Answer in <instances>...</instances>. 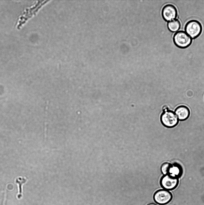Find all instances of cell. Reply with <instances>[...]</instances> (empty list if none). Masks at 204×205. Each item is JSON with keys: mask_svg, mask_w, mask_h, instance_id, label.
Segmentation results:
<instances>
[{"mask_svg": "<svg viewBox=\"0 0 204 205\" xmlns=\"http://www.w3.org/2000/svg\"><path fill=\"white\" fill-rule=\"evenodd\" d=\"M173 40L175 45L181 49L188 47L192 42V39L185 31L182 30L174 34Z\"/></svg>", "mask_w": 204, "mask_h": 205, "instance_id": "7a4b0ae2", "label": "cell"}, {"mask_svg": "<svg viewBox=\"0 0 204 205\" xmlns=\"http://www.w3.org/2000/svg\"><path fill=\"white\" fill-rule=\"evenodd\" d=\"M171 164L168 162L163 163L161 167V171L163 175L168 174V171Z\"/></svg>", "mask_w": 204, "mask_h": 205, "instance_id": "30bf717a", "label": "cell"}, {"mask_svg": "<svg viewBox=\"0 0 204 205\" xmlns=\"http://www.w3.org/2000/svg\"><path fill=\"white\" fill-rule=\"evenodd\" d=\"M177 15V8L172 4H168L165 5L162 9V16L166 21L169 22L175 19Z\"/></svg>", "mask_w": 204, "mask_h": 205, "instance_id": "8992f818", "label": "cell"}, {"mask_svg": "<svg viewBox=\"0 0 204 205\" xmlns=\"http://www.w3.org/2000/svg\"><path fill=\"white\" fill-rule=\"evenodd\" d=\"M162 110L163 112L160 116V120L162 125L168 128H172L176 126L179 120L175 113L168 110L166 106L163 107Z\"/></svg>", "mask_w": 204, "mask_h": 205, "instance_id": "6da1fadb", "label": "cell"}, {"mask_svg": "<svg viewBox=\"0 0 204 205\" xmlns=\"http://www.w3.org/2000/svg\"><path fill=\"white\" fill-rule=\"evenodd\" d=\"M147 205H157L155 203H150L149 204H148Z\"/></svg>", "mask_w": 204, "mask_h": 205, "instance_id": "8fae6325", "label": "cell"}, {"mask_svg": "<svg viewBox=\"0 0 204 205\" xmlns=\"http://www.w3.org/2000/svg\"><path fill=\"white\" fill-rule=\"evenodd\" d=\"M173 195L169 191L161 189L156 191L154 194V201L158 204L164 205L168 204L172 200Z\"/></svg>", "mask_w": 204, "mask_h": 205, "instance_id": "277c9868", "label": "cell"}, {"mask_svg": "<svg viewBox=\"0 0 204 205\" xmlns=\"http://www.w3.org/2000/svg\"><path fill=\"white\" fill-rule=\"evenodd\" d=\"M179 183V178L172 177L168 174L163 175L160 181V185L163 189L169 191L176 188Z\"/></svg>", "mask_w": 204, "mask_h": 205, "instance_id": "5b68a950", "label": "cell"}, {"mask_svg": "<svg viewBox=\"0 0 204 205\" xmlns=\"http://www.w3.org/2000/svg\"><path fill=\"white\" fill-rule=\"evenodd\" d=\"M175 113L179 120L185 121L189 117L190 112L188 107L185 105H180L177 107L175 110Z\"/></svg>", "mask_w": 204, "mask_h": 205, "instance_id": "52a82bcc", "label": "cell"}, {"mask_svg": "<svg viewBox=\"0 0 204 205\" xmlns=\"http://www.w3.org/2000/svg\"><path fill=\"white\" fill-rule=\"evenodd\" d=\"M183 169L181 165L177 163L171 164L168 170V174L170 176L179 178L182 174Z\"/></svg>", "mask_w": 204, "mask_h": 205, "instance_id": "ba28073f", "label": "cell"}, {"mask_svg": "<svg viewBox=\"0 0 204 205\" xmlns=\"http://www.w3.org/2000/svg\"><path fill=\"white\" fill-rule=\"evenodd\" d=\"M180 21L177 19L171 20L168 22L167 26L168 30L171 32H177L181 27Z\"/></svg>", "mask_w": 204, "mask_h": 205, "instance_id": "9c48e42d", "label": "cell"}, {"mask_svg": "<svg viewBox=\"0 0 204 205\" xmlns=\"http://www.w3.org/2000/svg\"><path fill=\"white\" fill-rule=\"evenodd\" d=\"M185 32L192 39L198 38L201 34L202 26L200 23L195 20L188 21L185 26Z\"/></svg>", "mask_w": 204, "mask_h": 205, "instance_id": "3957f363", "label": "cell"}]
</instances>
